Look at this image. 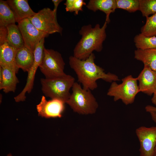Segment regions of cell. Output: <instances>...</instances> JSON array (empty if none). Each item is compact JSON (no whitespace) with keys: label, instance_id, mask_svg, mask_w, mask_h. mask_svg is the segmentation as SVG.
I'll return each instance as SVG.
<instances>
[{"label":"cell","instance_id":"cell-18","mask_svg":"<svg viewBox=\"0 0 156 156\" xmlns=\"http://www.w3.org/2000/svg\"><path fill=\"white\" fill-rule=\"evenodd\" d=\"M135 58L142 62L144 66L156 71V49H137L134 51Z\"/></svg>","mask_w":156,"mask_h":156},{"label":"cell","instance_id":"cell-28","mask_svg":"<svg viewBox=\"0 0 156 156\" xmlns=\"http://www.w3.org/2000/svg\"><path fill=\"white\" fill-rule=\"evenodd\" d=\"M63 0H52V1L53 2L54 5V8L53 10L55 13L57 14V10L58 5Z\"/></svg>","mask_w":156,"mask_h":156},{"label":"cell","instance_id":"cell-21","mask_svg":"<svg viewBox=\"0 0 156 156\" xmlns=\"http://www.w3.org/2000/svg\"><path fill=\"white\" fill-rule=\"evenodd\" d=\"M134 42L137 49H156L155 36L147 37L140 34L135 36Z\"/></svg>","mask_w":156,"mask_h":156},{"label":"cell","instance_id":"cell-20","mask_svg":"<svg viewBox=\"0 0 156 156\" xmlns=\"http://www.w3.org/2000/svg\"><path fill=\"white\" fill-rule=\"evenodd\" d=\"M16 22L14 15L6 1H0V26L7 27Z\"/></svg>","mask_w":156,"mask_h":156},{"label":"cell","instance_id":"cell-15","mask_svg":"<svg viewBox=\"0 0 156 156\" xmlns=\"http://www.w3.org/2000/svg\"><path fill=\"white\" fill-rule=\"evenodd\" d=\"M16 74L8 68L0 66V89L5 93L14 92L19 83Z\"/></svg>","mask_w":156,"mask_h":156},{"label":"cell","instance_id":"cell-13","mask_svg":"<svg viewBox=\"0 0 156 156\" xmlns=\"http://www.w3.org/2000/svg\"><path fill=\"white\" fill-rule=\"evenodd\" d=\"M17 50L6 42L0 45V66L8 68L17 73L19 68L15 61Z\"/></svg>","mask_w":156,"mask_h":156},{"label":"cell","instance_id":"cell-27","mask_svg":"<svg viewBox=\"0 0 156 156\" xmlns=\"http://www.w3.org/2000/svg\"><path fill=\"white\" fill-rule=\"evenodd\" d=\"M145 110L147 112H156V107L151 105H147L145 107Z\"/></svg>","mask_w":156,"mask_h":156},{"label":"cell","instance_id":"cell-1","mask_svg":"<svg viewBox=\"0 0 156 156\" xmlns=\"http://www.w3.org/2000/svg\"><path fill=\"white\" fill-rule=\"evenodd\" d=\"M95 58L93 53L85 60L73 56L69 57L70 66L76 73L78 81L82 85L83 89L90 90L96 89L98 86L96 81L99 79L110 83L120 80L116 75L105 73L103 68L95 63Z\"/></svg>","mask_w":156,"mask_h":156},{"label":"cell","instance_id":"cell-9","mask_svg":"<svg viewBox=\"0 0 156 156\" xmlns=\"http://www.w3.org/2000/svg\"><path fill=\"white\" fill-rule=\"evenodd\" d=\"M140 144V156H154L156 146V126H141L135 130Z\"/></svg>","mask_w":156,"mask_h":156},{"label":"cell","instance_id":"cell-34","mask_svg":"<svg viewBox=\"0 0 156 156\" xmlns=\"http://www.w3.org/2000/svg\"><path fill=\"white\" fill-rule=\"evenodd\" d=\"M154 156H156V152L155 153Z\"/></svg>","mask_w":156,"mask_h":156},{"label":"cell","instance_id":"cell-6","mask_svg":"<svg viewBox=\"0 0 156 156\" xmlns=\"http://www.w3.org/2000/svg\"><path fill=\"white\" fill-rule=\"evenodd\" d=\"M65 66L62 55L59 52L44 48L43 57L39 68L45 78L53 79L66 75Z\"/></svg>","mask_w":156,"mask_h":156},{"label":"cell","instance_id":"cell-3","mask_svg":"<svg viewBox=\"0 0 156 156\" xmlns=\"http://www.w3.org/2000/svg\"><path fill=\"white\" fill-rule=\"evenodd\" d=\"M75 82L74 78L67 74L54 78L40 79L42 90L45 96L58 99L65 103L70 97V90Z\"/></svg>","mask_w":156,"mask_h":156},{"label":"cell","instance_id":"cell-4","mask_svg":"<svg viewBox=\"0 0 156 156\" xmlns=\"http://www.w3.org/2000/svg\"><path fill=\"white\" fill-rule=\"evenodd\" d=\"M72 90V92L66 103L75 112L83 114H93L96 112L98 105L90 90L84 89L75 82Z\"/></svg>","mask_w":156,"mask_h":156},{"label":"cell","instance_id":"cell-22","mask_svg":"<svg viewBox=\"0 0 156 156\" xmlns=\"http://www.w3.org/2000/svg\"><path fill=\"white\" fill-rule=\"evenodd\" d=\"M141 34L147 37L156 36V13L146 17L145 25L141 29Z\"/></svg>","mask_w":156,"mask_h":156},{"label":"cell","instance_id":"cell-19","mask_svg":"<svg viewBox=\"0 0 156 156\" xmlns=\"http://www.w3.org/2000/svg\"><path fill=\"white\" fill-rule=\"evenodd\" d=\"M7 27L8 34L6 42L17 49L24 47L23 40L18 25L12 24L7 26Z\"/></svg>","mask_w":156,"mask_h":156},{"label":"cell","instance_id":"cell-16","mask_svg":"<svg viewBox=\"0 0 156 156\" xmlns=\"http://www.w3.org/2000/svg\"><path fill=\"white\" fill-rule=\"evenodd\" d=\"M86 7L94 12L99 10L104 12L106 15L105 21L108 24L110 22V14L116 9V0H90Z\"/></svg>","mask_w":156,"mask_h":156},{"label":"cell","instance_id":"cell-7","mask_svg":"<svg viewBox=\"0 0 156 156\" xmlns=\"http://www.w3.org/2000/svg\"><path fill=\"white\" fill-rule=\"evenodd\" d=\"M29 18L38 29L49 35L62 33V28L57 22V14L50 8H44Z\"/></svg>","mask_w":156,"mask_h":156},{"label":"cell","instance_id":"cell-29","mask_svg":"<svg viewBox=\"0 0 156 156\" xmlns=\"http://www.w3.org/2000/svg\"><path fill=\"white\" fill-rule=\"evenodd\" d=\"M150 113L152 120L156 123V112H152Z\"/></svg>","mask_w":156,"mask_h":156},{"label":"cell","instance_id":"cell-32","mask_svg":"<svg viewBox=\"0 0 156 156\" xmlns=\"http://www.w3.org/2000/svg\"><path fill=\"white\" fill-rule=\"evenodd\" d=\"M154 105L155 106V107H156V101L154 103Z\"/></svg>","mask_w":156,"mask_h":156},{"label":"cell","instance_id":"cell-33","mask_svg":"<svg viewBox=\"0 0 156 156\" xmlns=\"http://www.w3.org/2000/svg\"><path fill=\"white\" fill-rule=\"evenodd\" d=\"M155 153L156 152V146L155 148Z\"/></svg>","mask_w":156,"mask_h":156},{"label":"cell","instance_id":"cell-31","mask_svg":"<svg viewBox=\"0 0 156 156\" xmlns=\"http://www.w3.org/2000/svg\"><path fill=\"white\" fill-rule=\"evenodd\" d=\"M6 156H12L11 153L8 154Z\"/></svg>","mask_w":156,"mask_h":156},{"label":"cell","instance_id":"cell-23","mask_svg":"<svg viewBox=\"0 0 156 156\" xmlns=\"http://www.w3.org/2000/svg\"><path fill=\"white\" fill-rule=\"evenodd\" d=\"M139 10L146 18L156 13V0H139Z\"/></svg>","mask_w":156,"mask_h":156},{"label":"cell","instance_id":"cell-17","mask_svg":"<svg viewBox=\"0 0 156 156\" xmlns=\"http://www.w3.org/2000/svg\"><path fill=\"white\" fill-rule=\"evenodd\" d=\"M15 61L19 69H21L24 72L28 73L34 62V53L24 46L17 50Z\"/></svg>","mask_w":156,"mask_h":156},{"label":"cell","instance_id":"cell-8","mask_svg":"<svg viewBox=\"0 0 156 156\" xmlns=\"http://www.w3.org/2000/svg\"><path fill=\"white\" fill-rule=\"evenodd\" d=\"M18 23L22 36L24 46L33 52L41 39L49 35L38 29L29 18L24 19Z\"/></svg>","mask_w":156,"mask_h":156},{"label":"cell","instance_id":"cell-26","mask_svg":"<svg viewBox=\"0 0 156 156\" xmlns=\"http://www.w3.org/2000/svg\"><path fill=\"white\" fill-rule=\"evenodd\" d=\"M8 34L7 27L0 26V45L6 42Z\"/></svg>","mask_w":156,"mask_h":156},{"label":"cell","instance_id":"cell-12","mask_svg":"<svg viewBox=\"0 0 156 156\" xmlns=\"http://www.w3.org/2000/svg\"><path fill=\"white\" fill-rule=\"evenodd\" d=\"M139 81L140 92L149 96L153 94L156 90V71L147 66L144 68L137 77Z\"/></svg>","mask_w":156,"mask_h":156},{"label":"cell","instance_id":"cell-2","mask_svg":"<svg viewBox=\"0 0 156 156\" xmlns=\"http://www.w3.org/2000/svg\"><path fill=\"white\" fill-rule=\"evenodd\" d=\"M107 24L105 21L101 27L98 24L94 27L90 24L82 26L79 31L81 38L74 49L73 56L80 60H85L94 51L101 52L106 37L105 30Z\"/></svg>","mask_w":156,"mask_h":156},{"label":"cell","instance_id":"cell-24","mask_svg":"<svg viewBox=\"0 0 156 156\" xmlns=\"http://www.w3.org/2000/svg\"><path fill=\"white\" fill-rule=\"evenodd\" d=\"M116 8L125 10L130 13L139 10V0H116Z\"/></svg>","mask_w":156,"mask_h":156},{"label":"cell","instance_id":"cell-11","mask_svg":"<svg viewBox=\"0 0 156 156\" xmlns=\"http://www.w3.org/2000/svg\"><path fill=\"white\" fill-rule=\"evenodd\" d=\"M34 61L31 69L28 73V76L25 85L22 91L14 98L16 102L25 101L26 97L25 94L29 93L33 89L35 76L37 69L40 64L44 55V50L40 48H36L34 51Z\"/></svg>","mask_w":156,"mask_h":156},{"label":"cell","instance_id":"cell-25","mask_svg":"<svg viewBox=\"0 0 156 156\" xmlns=\"http://www.w3.org/2000/svg\"><path fill=\"white\" fill-rule=\"evenodd\" d=\"M64 4L66 12H74L77 15L79 11H83V7L86 3L83 0H67Z\"/></svg>","mask_w":156,"mask_h":156},{"label":"cell","instance_id":"cell-14","mask_svg":"<svg viewBox=\"0 0 156 156\" xmlns=\"http://www.w3.org/2000/svg\"><path fill=\"white\" fill-rule=\"evenodd\" d=\"M15 16L18 23L21 21L29 18L36 13L31 8L27 0L6 1Z\"/></svg>","mask_w":156,"mask_h":156},{"label":"cell","instance_id":"cell-5","mask_svg":"<svg viewBox=\"0 0 156 156\" xmlns=\"http://www.w3.org/2000/svg\"><path fill=\"white\" fill-rule=\"evenodd\" d=\"M122 80V82L120 84L116 81L112 82L107 94L113 97L115 101L120 99L126 105L132 104L136 95L140 92L137 78L129 75Z\"/></svg>","mask_w":156,"mask_h":156},{"label":"cell","instance_id":"cell-10","mask_svg":"<svg viewBox=\"0 0 156 156\" xmlns=\"http://www.w3.org/2000/svg\"><path fill=\"white\" fill-rule=\"evenodd\" d=\"M65 103L56 99L47 101L45 96H42L40 102L36 105L38 115L46 118L61 117Z\"/></svg>","mask_w":156,"mask_h":156},{"label":"cell","instance_id":"cell-30","mask_svg":"<svg viewBox=\"0 0 156 156\" xmlns=\"http://www.w3.org/2000/svg\"><path fill=\"white\" fill-rule=\"evenodd\" d=\"M152 98H156V90L155 92L154 93L153 96Z\"/></svg>","mask_w":156,"mask_h":156}]
</instances>
